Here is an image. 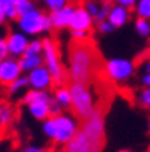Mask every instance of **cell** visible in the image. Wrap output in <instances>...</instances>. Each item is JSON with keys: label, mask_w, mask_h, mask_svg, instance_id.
I'll list each match as a JSON object with an SVG mask.
<instances>
[{"label": "cell", "mask_w": 150, "mask_h": 152, "mask_svg": "<svg viewBox=\"0 0 150 152\" xmlns=\"http://www.w3.org/2000/svg\"><path fill=\"white\" fill-rule=\"evenodd\" d=\"M69 77L74 83L87 85L103 72V60L91 37L72 39L69 45Z\"/></svg>", "instance_id": "obj_1"}, {"label": "cell", "mask_w": 150, "mask_h": 152, "mask_svg": "<svg viewBox=\"0 0 150 152\" xmlns=\"http://www.w3.org/2000/svg\"><path fill=\"white\" fill-rule=\"evenodd\" d=\"M70 91V108L77 118L87 120L95 112L93 97L89 91L87 85L74 83L69 88Z\"/></svg>", "instance_id": "obj_2"}, {"label": "cell", "mask_w": 150, "mask_h": 152, "mask_svg": "<svg viewBox=\"0 0 150 152\" xmlns=\"http://www.w3.org/2000/svg\"><path fill=\"white\" fill-rule=\"evenodd\" d=\"M45 132L55 143H66L77 134V124L75 121L67 117V115H55L49 117L45 121Z\"/></svg>", "instance_id": "obj_3"}, {"label": "cell", "mask_w": 150, "mask_h": 152, "mask_svg": "<svg viewBox=\"0 0 150 152\" xmlns=\"http://www.w3.org/2000/svg\"><path fill=\"white\" fill-rule=\"evenodd\" d=\"M43 60H45V66L49 69V72L52 75L54 83L61 86L66 80L67 74L61 66V58H60V52L57 43L52 39H45L43 40Z\"/></svg>", "instance_id": "obj_4"}, {"label": "cell", "mask_w": 150, "mask_h": 152, "mask_svg": "<svg viewBox=\"0 0 150 152\" xmlns=\"http://www.w3.org/2000/svg\"><path fill=\"white\" fill-rule=\"evenodd\" d=\"M17 22H19V28L22 29V32L28 34V35H37L40 32H45L52 28L51 17L45 15L38 10H32L29 12L20 15L17 19Z\"/></svg>", "instance_id": "obj_5"}, {"label": "cell", "mask_w": 150, "mask_h": 152, "mask_svg": "<svg viewBox=\"0 0 150 152\" xmlns=\"http://www.w3.org/2000/svg\"><path fill=\"white\" fill-rule=\"evenodd\" d=\"M104 114L100 109H95V112L87 120H84L81 131L89 137L96 146L104 148Z\"/></svg>", "instance_id": "obj_6"}, {"label": "cell", "mask_w": 150, "mask_h": 152, "mask_svg": "<svg viewBox=\"0 0 150 152\" xmlns=\"http://www.w3.org/2000/svg\"><path fill=\"white\" fill-rule=\"evenodd\" d=\"M133 74V63L124 58L109 60L104 66V75L110 82H122Z\"/></svg>", "instance_id": "obj_7"}, {"label": "cell", "mask_w": 150, "mask_h": 152, "mask_svg": "<svg viewBox=\"0 0 150 152\" xmlns=\"http://www.w3.org/2000/svg\"><path fill=\"white\" fill-rule=\"evenodd\" d=\"M101 151H103V148L96 146L81 129L64 146V152H101Z\"/></svg>", "instance_id": "obj_8"}, {"label": "cell", "mask_w": 150, "mask_h": 152, "mask_svg": "<svg viewBox=\"0 0 150 152\" xmlns=\"http://www.w3.org/2000/svg\"><path fill=\"white\" fill-rule=\"evenodd\" d=\"M22 68L20 63L15 58H5L0 61V85L2 86H9L12 82L22 75Z\"/></svg>", "instance_id": "obj_9"}, {"label": "cell", "mask_w": 150, "mask_h": 152, "mask_svg": "<svg viewBox=\"0 0 150 152\" xmlns=\"http://www.w3.org/2000/svg\"><path fill=\"white\" fill-rule=\"evenodd\" d=\"M28 80H29V86L32 89H38V91H46V89L54 83L49 69L43 65L32 69L28 75Z\"/></svg>", "instance_id": "obj_10"}, {"label": "cell", "mask_w": 150, "mask_h": 152, "mask_svg": "<svg viewBox=\"0 0 150 152\" xmlns=\"http://www.w3.org/2000/svg\"><path fill=\"white\" fill-rule=\"evenodd\" d=\"M6 43H8V51H9V56L12 57H19L23 56L26 48H28V39H26L25 32H11L6 37Z\"/></svg>", "instance_id": "obj_11"}, {"label": "cell", "mask_w": 150, "mask_h": 152, "mask_svg": "<svg viewBox=\"0 0 150 152\" xmlns=\"http://www.w3.org/2000/svg\"><path fill=\"white\" fill-rule=\"evenodd\" d=\"M91 26H92V15L87 12L86 8H75L69 28L72 31H89Z\"/></svg>", "instance_id": "obj_12"}, {"label": "cell", "mask_w": 150, "mask_h": 152, "mask_svg": "<svg viewBox=\"0 0 150 152\" xmlns=\"http://www.w3.org/2000/svg\"><path fill=\"white\" fill-rule=\"evenodd\" d=\"M51 97L49 94H46L45 97L38 98L32 103H29V112L32 114V117H35L37 120H46L49 118V112H51Z\"/></svg>", "instance_id": "obj_13"}, {"label": "cell", "mask_w": 150, "mask_h": 152, "mask_svg": "<svg viewBox=\"0 0 150 152\" xmlns=\"http://www.w3.org/2000/svg\"><path fill=\"white\" fill-rule=\"evenodd\" d=\"M74 11H75V8H74L72 5H66L64 8H61V10H58V11H52V14L49 15V17H51L52 28L61 29V28H66V26H69Z\"/></svg>", "instance_id": "obj_14"}, {"label": "cell", "mask_w": 150, "mask_h": 152, "mask_svg": "<svg viewBox=\"0 0 150 152\" xmlns=\"http://www.w3.org/2000/svg\"><path fill=\"white\" fill-rule=\"evenodd\" d=\"M107 20L115 26V28H120V26H122L129 20V11L126 10L124 6H121V5L113 6V8H110Z\"/></svg>", "instance_id": "obj_15"}, {"label": "cell", "mask_w": 150, "mask_h": 152, "mask_svg": "<svg viewBox=\"0 0 150 152\" xmlns=\"http://www.w3.org/2000/svg\"><path fill=\"white\" fill-rule=\"evenodd\" d=\"M19 63H20V68L23 72H31L32 69L41 66L45 63V60H43L41 56H22Z\"/></svg>", "instance_id": "obj_16"}, {"label": "cell", "mask_w": 150, "mask_h": 152, "mask_svg": "<svg viewBox=\"0 0 150 152\" xmlns=\"http://www.w3.org/2000/svg\"><path fill=\"white\" fill-rule=\"evenodd\" d=\"M14 118V109L8 103H0V128H6Z\"/></svg>", "instance_id": "obj_17"}, {"label": "cell", "mask_w": 150, "mask_h": 152, "mask_svg": "<svg viewBox=\"0 0 150 152\" xmlns=\"http://www.w3.org/2000/svg\"><path fill=\"white\" fill-rule=\"evenodd\" d=\"M0 8L5 11L8 19H19V14H17V6L12 3V0H0Z\"/></svg>", "instance_id": "obj_18"}, {"label": "cell", "mask_w": 150, "mask_h": 152, "mask_svg": "<svg viewBox=\"0 0 150 152\" xmlns=\"http://www.w3.org/2000/svg\"><path fill=\"white\" fill-rule=\"evenodd\" d=\"M55 100L61 106H70V91L67 88H58L55 91Z\"/></svg>", "instance_id": "obj_19"}, {"label": "cell", "mask_w": 150, "mask_h": 152, "mask_svg": "<svg viewBox=\"0 0 150 152\" xmlns=\"http://www.w3.org/2000/svg\"><path fill=\"white\" fill-rule=\"evenodd\" d=\"M136 14L143 19H150V0H138Z\"/></svg>", "instance_id": "obj_20"}, {"label": "cell", "mask_w": 150, "mask_h": 152, "mask_svg": "<svg viewBox=\"0 0 150 152\" xmlns=\"http://www.w3.org/2000/svg\"><path fill=\"white\" fill-rule=\"evenodd\" d=\"M41 52H43V42L34 40V42H29L23 56H40Z\"/></svg>", "instance_id": "obj_21"}, {"label": "cell", "mask_w": 150, "mask_h": 152, "mask_svg": "<svg viewBox=\"0 0 150 152\" xmlns=\"http://www.w3.org/2000/svg\"><path fill=\"white\" fill-rule=\"evenodd\" d=\"M29 85V80H28V77H19L15 80V82H12L9 86H8V89H9V92L11 94H15V92H19V91H22L23 88H26Z\"/></svg>", "instance_id": "obj_22"}, {"label": "cell", "mask_w": 150, "mask_h": 152, "mask_svg": "<svg viewBox=\"0 0 150 152\" xmlns=\"http://www.w3.org/2000/svg\"><path fill=\"white\" fill-rule=\"evenodd\" d=\"M135 26H136V31H138L139 35H143V37H147V35H150V23L147 22V19L138 17Z\"/></svg>", "instance_id": "obj_23"}, {"label": "cell", "mask_w": 150, "mask_h": 152, "mask_svg": "<svg viewBox=\"0 0 150 152\" xmlns=\"http://www.w3.org/2000/svg\"><path fill=\"white\" fill-rule=\"evenodd\" d=\"M67 0H45V5L49 8L51 11H58L61 8H64L67 3Z\"/></svg>", "instance_id": "obj_24"}, {"label": "cell", "mask_w": 150, "mask_h": 152, "mask_svg": "<svg viewBox=\"0 0 150 152\" xmlns=\"http://www.w3.org/2000/svg\"><path fill=\"white\" fill-rule=\"evenodd\" d=\"M32 10H35V6H34V3L31 2H25V3H20V5H17V14H19V17L20 15H23V14H26V12H29V11H32Z\"/></svg>", "instance_id": "obj_25"}, {"label": "cell", "mask_w": 150, "mask_h": 152, "mask_svg": "<svg viewBox=\"0 0 150 152\" xmlns=\"http://www.w3.org/2000/svg\"><path fill=\"white\" fill-rule=\"evenodd\" d=\"M109 12H110V6H109V3H106L101 10H100V12L96 14V17H95V20L98 22V23H101V22H104L106 19L109 17Z\"/></svg>", "instance_id": "obj_26"}, {"label": "cell", "mask_w": 150, "mask_h": 152, "mask_svg": "<svg viewBox=\"0 0 150 152\" xmlns=\"http://www.w3.org/2000/svg\"><path fill=\"white\" fill-rule=\"evenodd\" d=\"M9 56V51H8V43H6V39L0 37V61L8 58Z\"/></svg>", "instance_id": "obj_27"}, {"label": "cell", "mask_w": 150, "mask_h": 152, "mask_svg": "<svg viewBox=\"0 0 150 152\" xmlns=\"http://www.w3.org/2000/svg\"><path fill=\"white\" fill-rule=\"evenodd\" d=\"M139 102L143 103L146 108H150V88L149 89H144L139 95Z\"/></svg>", "instance_id": "obj_28"}, {"label": "cell", "mask_w": 150, "mask_h": 152, "mask_svg": "<svg viewBox=\"0 0 150 152\" xmlns=\"http://www.w3.org/2000/svg\"><path fill=\"white\" fill-rule=\"evenodd\" d=\"M113 29H115V26H113L109 20H107V22L104 20V22L100 23V31H101L103 34H109V32H112Z\"/></svg>", "instance_id": "obj_29"}, {"label": "cell", "mask_w": 150, "mask_h": 152, "mask_svg": "<svg viewBox=\"0 0 150 152\" xmlns=\"http://www.w3.org/2000/svg\"><path fill=\"white\" fill-rule=\"evenodd\" d=\"M86 10H87V12H89L92 17H96V14L100 12V8L96 6L93 2H87V5H86Z\"/></svg>", "instance_id": "obj_30"}, {"label": "cell", "mask_w": 150, "mask_h": 152, "mask_svg": "<svg viewBox=\"0 0 150 152\" xmlns=\"http://www.w3.org/2000/svg\"><path fill=\"white\" fill-rule=\"evenodd\" d=\"M136 3H138V0H118V5L124 6L126 10H130V8L136 6Z\"/></svg>", "instance_id": "obj_31"}, {"label": "cell", "mask_w": 150, "mask_h": 152, "mask_svg": "<svg viewBox=\"0 0 150 152\" xmlns=\"http://www.w3.org/2000/svg\"><path fill=\"white\" fill-rule=\"evenodd\" d=\"M72 37L74 39H86V37H89V34H87V31H72Z\"/></svg>", "instance_id": "obj_32"}, {"label": "cell", "mask_w": 150, "mask_h": 152, "mask_svg": "<svg viewBox=\"0 0 150 152\" xmlns=\"http://www.w3.org/2000/svg\"><path fill=\"white\" fill-rule=\"evenodd\" d=\"M8 20V17H6V14H5V11L0 8V25H3L5 22Z\"/></svg>", "instance_id": "obj_33"}, {"label": "cell", "mask_w": 150, "mask_h": 152, "mask_svg": "<svg viewBox=\"0 0 150 152\" xmlns=\"http://www.w3.org/2000/svg\"><path fill=\"white\" fill-rule=\"evenodd\" d=\"M23 152H43V149H40V148H34V146H31V148H26Z\"/></svg>", "instance_id": "obj_34"}, {"label": "cell", "mask_w": 150, "mask_h": 152, "mask_svg": "<svg viewBox=\"0 0 150 152\" xmlns=\"http://www.w3.org/2000/svg\"><path fill=\"white\" fill-rule=\"evenodd\" d=\"M143 83L147 85V86H150V74H146V75L143 77Z\"/></svg>", "instance_id": "obj_35"}, {"label": "cell", "mask_w": 150, "mask_h": 152, "mask_svg": "<svg viewBox=\"0 0 150 152\" xmlns=\"http://www.w3.org/2000/svg\"><path fill=\"white\" fill-rule=\"evenodd\" d=\"M25 2H29V0H12V3L17 6V5H20V3H25Z\"/></svg>", "instance_id": "obj_36"}, {"label": "cell", "mask_w": 150, "mask_h": 152, "mask_svg": "<svg viewBox=\"0 0 150 152\" xmlns=\"http://www.w3.org/2000/svg\"><path fill=\"white\" fill-rule=\"evenodd\" d=\"M146 74H150V61L146 65Z\"/></svg>", "instance_id": "obj_37"}, {"label": "cell", "mask_w": 150, "mask_h": 152, "mask_svg": "<svg viewBox=\"0 0 150 152\" xmlns=\"http://www.w3.org/2000/svg\"><path fill=\"white\" fill-rule=\"evenodd\" d=\"M2 129H5V128H0V140H2Z\"/></svg>", "instance_id": "obj_38"}, {"label": "cell", "mask_w": 150, "mask_h": 152, "mask_svg": "<svg viewBox=\"0 0 150 152\" xmlns=\"http://www.w3.org/2000/svg\"><path fill=\"white\" fill-rule=\"evenodd\" d=\"M120 152H132V151H127V149H122V151H120Z\"/></svg>", "instance_id": "obj_39"}, {"label": "cell", "mask_w": 150, "mask_h": 152, "mask_svg": "<svg viewBox=\"0 0 150 152\" xmlns=\"http://www.w3.org/2000/svg\"><path fill=\"white\" fill-rule=\"evenodd\" d=\"M48 152H55V151H48Z\"/></svg>", "instance_id": "obj_40"}, {"label": "cell", "mask_w": 150, "mask_h": 152, "mask_svg": "<svg viewBox=\"0 0 150 152\" xmlns=\"http://www.w3.org/2000/svg\"><path fill=\"white\" fill-rule=\"evenodd\" d=\"M149 128H150V123H149Z\"/></svg>", "instance_id": "obj_41"}]
</instances>
